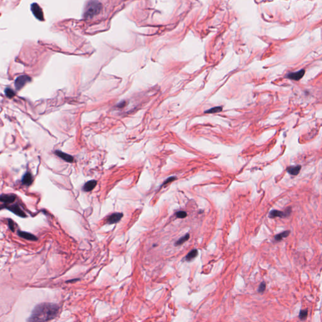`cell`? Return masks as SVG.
Here are the masks:
<instances>
[{
  "label": "cell",
  "mask_w": 322,
  "mask_h": 322,
  "mask_svg": "<svg viewBox=\"0 0 322 322\" xmlns=\"http://www.w3.org/2000/svg\"><path fill=\"white\" fill-rule=\"evenodd\" d=\"M96 184H97V182L95 181V180H91V181L87 182L84 184L83 187V190L86 192L91 191L95 188V186H96Z\"/></svg>",
  "instance_id": "cell-14"
},
{
  "label": "cell",
  "mask_w": 322,
  "mask_h": 322,
  "mask_svg": "<svg viewBox=\"0 0 322 322\" xmlns=\"http://www.w3.org/2000/svg\"><path fill=\"white\" fill-rule=\"evenodd\" d=\"M102 8L101 4L96 0L89 1L85 8L84 17L86 18H91L95 15L99 14Z\"/></svg>",
  "instance_id": "cell-2"
},
{
  "label": "cell",
  "mask_w": 322,
  "mask_h": 322,
  "mask_svg": "<svg viewBox=\"0 0 322 322\" xmlns=\"http://www.w3.org/2000/svg\"><path fill=\"white\" fill-rule=\"evenodd\" d=\"M291 208H289L288 211H281L278 210H272L270 211L269 213V218H274L276 217H285L290 215L291 213Z\"/></svg>",
  "instance_id": "cell-7"
},
{
  "label": "cell",
  "mask_w": 322,
  "mask_h": 322,
  "mask_svg": "<svg viewBox=\"0 0 322 322\" xmlns=\"http://www.w3.org/2000/svg\"><path fill=\"white\" fill-rule=\"evenodd\" d=\"M123 215L122 213H114L111 215L107 220L108 224H114L118 223L123 217Z\"/></svg>",
  "instance_id": "cell-8"
},
{
  "label": "cell",
  "mask_w": 322,
  "mask_h": 322,
  "mask_svg": "<svg viewBox=\"0 0 322 322\" xmlns=\"http://www.w3.org/2000/svg\"><path fill=\"white\" fill-rule=\"evenodd\" d=\"M8 225H9V227H10V228L13 231H14V225H15V224H14V222H13V220H10V219H9V220H8Z\"/></svg>",
  "instance_id": "cell-23"
},
{
  "label": "cell",
  "mask_w": 322,
  "mask_h": 322,
  "mask_svg": "<svg viewBox=\"0 0 322 322\" xmlns=\"http://www.w3.org/2000/svg\"><path fill=\"white\" fill-rule=\"evenodd\" d=\"M55 153L56 154V155H57L58 157H60L61 159H62L63 160H64V161H66V162H72L73 161V160H74L73 157H72L71 156L69 155V154H68V153H64V152H61V151L57 150V151L55 152Z\"/></svg>",
  "instance_id": "cell-10"
},
{
  "label": "cell",
  "mask_w": 322,
  "mask_h": 322,
  "mask_svg": "<svg viewBox=\"0 0 322 322\" xmlns=\"http://www.w3.org/2000/svg\"><path fill=\"white\" fill-rule=\"evenodd\" d=\"M176 215L179 218H184L187 216V213L184 211H177L176 213Z\"/></svg>",
  "instance_id": "cell-21"
},
{
  "label": "cell",
  "mask_w": 322,
  "mask_h": 322,
  "mask_svg": "<svg viewBox=\"0 0 322 322\" xmlns=\"http://www.w3.org/2000/svg\"><path fill=\"white\" fill-rule=\"evenodd\" d=\"M59 308L53 303H42L34 308L28 321H47L52 320L58 314Z\"/></svg>",
  "instance_id": "cell-1"
},
{
  "label": "cell",
  "mask_w": 322,
  "mask_h": 322,
  "mask_svg": "<svg viewBox=\"0 0 322 322\" xmlns=\"http://www.w3.org/2000/svg\"><path fill=\"white\" fill-rule=\"evenodd\" d=\"M189 239V234H186L184 236L182 237L181 239H179L176 242V246H181V245H182L183 243H184V242H186L188 239Z\"/></svg>",
  "instance_id": "cell-17"
},
{
  "label": "cell",
  "mask_w": 322,
  "mask_h": 322,
  "mask_svg": "<svg viewBox=\"0 0 322 322\" xmlns=\"http://www.w3.org/2000/svg\"><path fill=\"white\" fill-rule=\"evenodd\" d=\"M198 250L196 249H194V250H191L186 256V260L187 261H190L192 260L193 259H195V257L198 255Z\"/></svg>",
  "instance_id": "cell-15"
},
{
  "label": "cell",
  "mask_w": 322,
  "mask_h": 322,
  "mask_svg": "<svg viewBox=\"0 0 322 322\" xmlns=\"http://www.w3.org/2000/svg\"><path fill=\"white\" fill-rule=\"evenodd\" d=\"M16 199V196L14 195H2L0 196V201L5 203H13Z\"/></svg>",
  "instance_id": "cell-11"
},
{
  "label": "cell",
  "mask_w": 322,
  "mask_h": 322,
  "mask_svg": "<svg viewBox=\"0 0 322 322\" xmlns=\"http://www.w3.org/2000/svg\"><path fill=\"white\" fill-rule=\"evenodd\" d=\"M289 234H290V231H289V230L283 231L282 233H281V234H278V235H276L275 236V237H274V238H275V240H276V241H280V240H281L282 239H285V238H286L287 237H288L289 235Z\"/></svg>",
  "instance_id": "cell-16"
},
{
  "label": "cell",
  "mask_w": 322,
  "mask_h": 322,
  "mask_svg": "<svg viewBox=\"0 0 322 322\" xmlns=\"http://www.w3.org/2000/svg\"><path fill=\"white\" fill-rule=\"evenodd\" d=\"M307 316H308V310H304L300 311L299 317L301 320H305Z\"/></svg>",
  "instance_id": "cell-20"
},
{
  "label": "cell",
  "mask_w": 322,
  "mask_h": 322,
  "mask_svg": "<svg viewBox=\"0 0 322 322\" xmlns=\"http://www.w3.org/2000/svg\"><path fill=\"white\" fill-rule=\"evenodd\" d=\"M3 208H6L7 210H8L10 211L15 213V215H17L18 216H20V217H22V218H25V217L27 216L26 214H25L22 211L21 208L19 207V206L17 204H14V205H11V206H3V207H0V210Z\"/></svg>",
  "instance_id": "cell-5"
},
{
  "label": "cell",
  "mask_w": 322,
  "mask_h": 322,
  "mask_svg": "<svg viewBox=\"0 0 322 322\" xmlns=\"http://www.w3.org/2000/svg\"><path fill=\"white\" fill-rule=\"evenodd\" d=\"M17 234H18L19 237H21L23 239H26V240H31V241L37 240V238L36 237V236H35L34 235H33V234H32L30 233L26 232V231H22L18 230Z\"/></svg>",
  "instance_id": "cell-9"
},
{
  "label": "cell",
  "mask_w": 322,
  "mask_h": 322,
  "mask_svg": "<svg viewBox=\"0 0 322 322\" xmlns=\"http://www.w3.org/2000/svg\"><path fill=\"white\" fill-rule=\"evenodd\" d=\"M305 73V71L304 69H301L297 72H290L286 75V77L288 79H290L292 80L299 81L304 76Z\"/></svg>",
  "instance_id": "cell-6"
},
{
  "label": "cell",
  "mask_w": 322,
  "mask_h": 322,
  "mask_svg": "<svg viewBox=\"0 0 322 322\" xmlns=\"http://www.w3.org/2000/svg\"><path fill=\"white\" fill-rule=\"evenodd\" d=\"M31 81H32L31 78H30V77L28 76L23 75V76H20L18 77L15 82V86L16 87V89L17 90L21 89L25 84L30 82Z\"/></svg>",
  "instance_id": "cell-4"
},
{
  "label": "cell",
  "mask_w": 322,
  "mask_h": 322,
  "mask_svg": "<svg viewBox=\"0 0 322 322\" xmlns=\"http://www.w3.org/2000/svg\"><path fill=\"white\" fill-rule=\"evenodd\" d=\"M33 177L30 173H27L22 178V183L26 186H30L33 183Z\"/></svg>",
  "instance_id": "cell-13"
},
{
  "label": "cell",
  "mask_w": 322,
  "mask_h": 322,
  "mask_svg": "<svg viewBox=\"0 0 322 322\" xmlns=\"http://www.w3.org/2000/svg\"><path fill=\"white\" fill-rule=\"evenodd\" d=\"M30 8H31V11L32 12V14H33V15L37 19H38L40 21H44V18L43 11L39 5L35 3H32L31 5Z\"/></svg>",
  "instance_id": "cell-3"
},
{
  "label": "cell",
  "mask_w": 322,
  "mask_h": 322,
  "mask_svg": "<svg viewBox=\"0 0 322 322\" xmlns=\"http://www.w3.org/2000/svg\"><path fill=\"white\" fill-rule=\"evenodd\" d=\"M266 283L265 282H262L261 284L259 286V288L258 289V291L259 293H262L264 291V290L266 289Z\"/></svg>",
  "instance_id": "cell-22"
},
{
  "label": "cell",
  "mask_w": 322,
  "mask_h": 322,
  "mask_svg": "<svg viewBox=\"0 0 322 322\" xmlns=\"http://www.w3.org/2000/svg\"><path fill=\"white\" fill-rule=\"evenodd\" d=\"M301 165H293V166H290L289 167H288L286 171L287 172L293 175V176H296L298 175L301 170Z\"/></svg>",
  "instance_id": "cell-12"
},
{
  "label": "cell",
  "mask_w": 322,
  "mask_h": 322,
  "mask_svg": "<svg viewBox=\"0 0 322 322\" xmlns=\"http://www.w3.org/2000/svg\"><path fill=\"white\" fill-rule=\"evenodd\" d=\"M175 179H176V177H169V178H168V179H167L166 180L165 182H164V184H167V183H169V182H171V181H174V180H175Z\"/></svg>",
  "instance_id": "cell-24"
},
{
  "label": "cell",
  "mask_w": 322,
  "mask_h": 322,
  "mask_svg": "<svg viewBox=\"0 0 322 322\" xmlns=\"http://www.w3.org/2000/svg\"><path fill=\"white\" fill-rule=\"evenodd\" d=\"M5 92L6 96L8 98H12L13 97H14L15 95V93L14 92V90H12L10 88H6L5 89Z\"/></svg>",
  "instance_id": "cell-19"
},
{
  "label": "cell",
  "mask_w": 322,
  "mask_h": 322,
  "mask_svg": "<svg viewBox=\"0 0 322 322\" xmlns=\"http://www.w3.org/2000/svg\"><path fill=\"white\" fill-rule=\"evenodd\" d=\"M223 108L222 107H213L212 108H210L207 111H205L204 113H218V112H220L221 111H222Z\"/></svg>",
  "instance_id": "cell-18"
}]
</instances>
